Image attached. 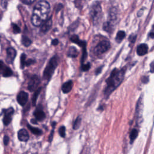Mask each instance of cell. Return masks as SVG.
I'll use <instances>...</instances> for the list:
<instances>
[{
  "label": "cell",
  "instance_id": "cell-1",
  "mask_svg": "<svg viewBox=\"0 0 154 154\" xmlns=\"http://www.w3.org/2000/svg\"><path fill=\"white\" fill-rule=\"evenodd\" d=\"M50 11V5L46 1H40L34 6L31 16V23L35 26L41 25L47 19Z\"/></svg>",
  "mask_w": 154,
  "mask_h": 154
},
{
  "label": "cell",
  "instance_id": "cell-2",
  "mask_svg": "<svg viewBox=\"0 0 154 154\" xmlns=\"http://www.w3.org/2000/svg\"><path fill=\"white\" fill-rule=\"evenodd\" d=\"M126 72V67H124L122 69L119 70L114 69L111 73L109 76L106 80V87L104 90V95L106 97H108L109 94L117 88L119 85L122 83L125 73Z\"/></svg>",
  "mask_w": 154,
  "mask_h": 154
},
{
  "label": "cell",
  "instance_id": "cell-3",
  "mask_svg": "<svg viewBox=\"0 0 154 154\" xmlns=\"http://www.w3.org/2000/svg\"><path fill=\"white\" fill-rule=\"evenodd\" d=\"M90 14L94 25H97L101 19L102 8L98 2H94L90 8Z\"/></svg>",
  "mask_w": 154,
  "mask_h": 154
},
{
  "label": "cell",
  "instance_id": "cell-4",
  "mask_svg": "<svg viewBox=\"0 0 154 154\" xmlns=\"http://www.w3.org/2000/svg\"><path fill=\"white\" fill-rule=\"evenodd\" d=\"M57 67V58L56 57H53L50 60L48 65L45 69V70L43 72V78L45 80L49 81L51 79L52 75H53L54 70H55Z\"/></svg>",
  "mask_w": 154,
  "mask_h": 154
},
{
  "label": "cell",
  "instance_id": "cell-5",
  "mask_svg": "<svg viewBox=\"0 0 154 154\" xmlns=\"http://www.w3.org/2000/svg\"><path fill=\"white\" fill-rule=\"evenodd\" d=\"M110 48V43L108 40L100 41L94 48V52L97 55H100L106 52Z\"/></svg>",
  "mask_w": 154,
  "mask_h": 154
},
{
  "label": "cell",
  "instance_id": "cell-6",
  "mask_svg": "<svg viewBox=\"0 0 154 154\" xmlns=\"http://www.w3.org/2000/svg\"><path fill=\"white\" fill-rule=\"evenodd\" d=\"M143 97L142 96L139 98L135 109V116L137 119L138 123H141L142 122V115H143Z\"/></svg>",
  "mask_w": 154,
  "mask_h": 154
},
{
  "label": "cell",
  "instance_id": "cell-7",
  "mask_svg": "<svg viewBox=\"0 0 154 154\" xmlns=\"http://www.w3.org/2000/svg\"><path fill=\"white\" fill-rule=\"evenodd\" d=\"M4 113V116L3 118V123L4 125L7 126L8 125L12 119V116L14 113V109L13 108L10 107L8 109H4L3 110Z\"/></svg>",
  "mask_w": 154,
  "mask_h": 154
},
{
  "label": "cell",
  "instance_id": "cell-8",
  "mask_svg": "<svg viewBox=\"0 0 154 154\" xmlns=\"http://www.w3.org/2000/svg\"><path fill=\"white\" fill-rule=\"evenodd\" d=\"M39 83H40V80H39L38 77L37 75H33L31 78V79L28 82V90L30 91H35L37 90V88Z\"/></svg>",
  "mask_w": 154,
  "mask_h": 154
},
{
  "label": "cell",
  "instance_id": "cell-9",
  "mask_svg": "<svg viewBox=\"0 0 154 154\" xmlns=\"http://www.w3.org/2000/svg\"><path fill=\"white\" fill-rule=\"evenodd\" d=\"M28 100V94L27 93L23 91H22L19 92V93L17 94V102L21 106H24Z\"/></svg>",
  "mask_w": 154,
  "mask_h": 154
},
{
  "label": "cell",
  "instance_id": "cell-10",
  "mask_svg": "<svg viewBox=\"0 0 154 154\" xmlns=\"http://www.w3.org/2000/svg\"><path fill=\"white\" fill-rule=\"evenodd\" d=\"M52 18L49 17V19H47L42 24L40 28V31L43 33H46L47 31H48L51 26H52Z\"/></svg>",
  "mask_w": 154,
  "mask_h": 154
},
{
  "label": "cell",
  "instance_id": "cell-11",
  "mask_svg": "<svg viewBox=\"0 0 154 154\" xmlns=\"http://www.w3.org/2000/svg\"><path fill=\"white\" fill-rule=\"evenodd\" d=\"M34 115L35 116V119L37 121H42L43 120L45 117H46V115L45 113L44 112V111L42 110V107L41 106H38V108H36L35 111L34 112Z\"/></svg>",
  "mask_w": 154,
  "mask_h": 154
},
{
  "label": "cell",
  "instance_id": "cell-12",
  "mask_svg": "<svg viewBox=\"0 0 154 154\" xmlns=\"http://www.w3.org/2000/svg\"><path fill=\"white\" fill-rule=\"evenodd\" d=\"M18 139L20 141H27L29 140V136L27 131L25 129H20L17 132Z\"/></svg>",
  "mask_w": 154,
  "mask_h": 154
},
{
  "label": "cell",
  "instance_id": "cell-13",
  "mask_svg": "<svg viewBox=\"0 0 154 154\" xmlns=\"http://www.w3.org/2000/svg\"><path fill=\"white\" fill-rule=\"evenodd\" d=\"M148 51V46L145 43L140 44L138 46L137 48V53L140 56H143L146 55Z\"/></svg>",
  "mask_w": 154,
  "mask_h": 154
},
{
  "label": "cell",
  "instance_id": "cell-14",
  "mask_svg": "<svg viewBox=\"0 0 154 154\" xmlns=\"http://www.w3.org/2000/svg\"><path fill=\"white\" fill-rule=\"evenodd\" d=\"M72 86H73L72 81H68L63 84L61 90L64 93H68L71 91L72 88Z\"/></svg>",
  "mask_w": 154,
  "mask_h": 154
},
{
  "label": "cell",
  "instance_id": "cell-15",
  "mask_svg": "<svg viewBox=\"0 0 154 154\" xmlns=\"http://www.w3.org/2000/svg\"><path fill=\"white\" fill-rule=\"evenodd\" d=\"M70 40L72 42L75 43L77 45H78L79 46L82 47V48L84 47H86V42H84V41H81L79 37L76 35H73L70 37Z\"/></svg>",
  "mask_w": 154,
  "mask_h": 154
},
{
  "label": "cell",
  "instance_id": "cell-16",
  "mask_svg": "<svg viewBox=\"0 0 154 154\" xmlns=\"http://www.w3.org/2000/svg\"><path fill=\"white\" fill-rule=\"evenodd\" d=\"M7 54L8 61H10V62H11L16 55V51L13 48H8L7 49Z\"/></svg>",
  "mask_w": 154,
  "mask_h": 154
},
{
  "label": "cell",
  "instance_id": "cell-17",
  "mask_svg": "<svg viewBox=\"0 0 154 154\" xmlns=\"http://www.w3.org/2000/svg\"><path fill=\"white\" fill-rule=\"evenodd\" d=\"M78 55V50L73 46L70 47L67 52V56L72 58H75L77 57Z\"/></svg>",
  "mask_w": 154,
  "mask_h": 154
},
{
  "label": "cell",
  "instance_id": "cell-18",
  "mask_svg": "<svg viewBox=\"0 0 154 154\" xmlns=\"http://www.w3.org/2000/svg\"><path fill=\"white\" fill-rule=\"evenodd\" d=\"M138 131L136 129H132V131H131L130 135H129L131 144L133 143V142L135 141V140L138 137Z\"/></svg>",
  "mask_w": 154,
  "mask_h": 154
},
{
  "label": "cell",
  "instance_id": "cell-19",
  "mask_svg": "<svg viewBox=\"0 0 154 154\" xmlns=\"http://www.w3.org/2000/svg\"><path fill=\"white\" fill-rule=\"evenodd\" d=\"M28 129L30 130V131L33 133L34 134L36 135H41L43 133V132L42 131L41 129L37 128H35V127H34V126H32L29 125H28Z\"/></svg>",
  "mask_w": 154,
  "mask_h": 154
},
{
  "label": "cell",
  "instance_id": "cell-20",
  "mask_svg": "<svg viewBox=\"0 0 154 154\" xmlns=\"http://www.w3.org/2000/svg\"><path fill=\"white\" fill-rule=\"evenodd\" d=\"M117 14V9L115 8H111V10H110L109 14V19L110 22L111 21V22H112V21H114L116 19Z\"/></svg>",
  "mask_w": 154,
  "mask_h": 154
},
{
  "label": "cell",
  "instance_id": "cell-21",
  "mask_svg": "<svg viewBox=\"0 0 154 154\" xmlns=\"http://www.w3.org/2000/svg\"><path fill=\"white\" fill-rule=\"evenodd\" d=\"M103 28L105 31H106L107 32L111 31L113 29V25H112L111 22L108 21L106 22H105L103 24Z\"/></svg>",
  "mask_w": 154,
  "mask_h": 154
},
{
  "label": "cell",
  "instance_id": "cell-22",
  "mask_svg": "<svg viewBox=\"0 0 154 154\" xmlns=\"http://www.w3.org/2000/svg\"><path fill=\"white\" fill-rule=\"evenodd\" d=\"M125 32L123 31H119L117 34L116 40L119 43L122 42V40L125 38Z\"/></svg>",
  "mask_w": 154,
  "mask_h": 154
},
{
  "label": "cell",
  "instance_id": "cell-23",
  "mask_svg": "<svg viewBox=\"0 0 154 154\" xmlns=\"http://www.w3.org/2000/svg\"><path fill=\"white\" fill-rule=\"evenodd\" d=\"M81 123V116H78L75 120L74 121L73 123V129H77L79 128Z\"/></svg>",
  "mask_w": 154,
  "mask_h": 154
},
{
  "label": "cell",
  "instance_id": "cell-24",
  "mask_svg": "<svg viewBox=\"0 0 154 154\" xmlns=\"http://www.w3.org/2000/svg\"><path fill=\"white\" fill-rule=\"evenodd\" d=\"M22 43L26 47L29 46L31 44V40L26 36L23 35L22 37Z\"/></svg>",
  "mask_w": 154,
  "mask_h": 154
},
{
  "label": "cell",
  "instance_id": "cell-25",
  "mask_svg": "<svg viewBox=\"0 0 154 154\" xmlns=\"http://www.w3.org/2000/svg\"><path fill=\"white\" fill-rule=\"evenodd\" d=\"M41 89L42 88H37L34 93V95H33V97H32V104L33 105H35V103H36V100H37V97L41 91Z\"/></svg>",
  "mask_w": 154,
  "mask_h": 154
},
{
  "label": "cell",
  "instance_id": "cell-26",
  "mask_svg": "<svg viewBox=\"0 0 154 154\" xmlns=\"http://www.w3.org/2000/svg\"><path fill=\"white\" fill-rule=\"evenodd\" d=\"M2 74V75L4 76L8 77V76H10L13 74V72H12L11 70L10 69V68H9L8 67L6 66Z\"/></svg>",
  "mask_w": 154,
  "mask_h": 154
},
{
  "label": "cell",
  "instance_id": "cell-27",
  "mask_svg": "<svg viewBox=\"0 0 154 154\" xmlns=\"http://www.w3.org/2000/svg\"><path fill=\"white\" fill-rule=\"evenodd\" d=\"M85 0H75V4L77 8H81L85 4Z\"/></svg>",
  "mask_w": 154,
  "mask_h": 154
},
{
  "label": "cell",
  "instance_id": "cell-28",
  "mask_svg": "<svg viewBox=\"0 0 154 154\" xmlns=\"http://www.w3.org/2000/svg\"><path fill=\"white\" fill-rule=\"evenodd\" d=\"M58 132H59L60 135L61 137H63V138L65 137V136H66V128H65V126H61L59 128Z\"/></svg>",
  "mask_w": 154,
  "mask_h": 154
},
{
  "label": "cell",
  "instance_id": "cell-29",
  "mask_svg": "<svg viewBox=\"0 0 154 154\" xmlns=\"http://www.w3.org/2000/svg\"><path fill=\"white\" fill-rule=\"evenodd\" d=\"M25 63H26V55L25 54H23L20 57V65L22 68H23L25 66Z\"/></svg>",
  "mask_w": 154,
  "mask_h": 154
},
{
  "label": "cell",
  "instance_id": "cell-30",
  "mask_svg": "<svg viewBox=\"0 0 154 154\" xmlns=\"http://www.w3.org/2000/svg\"><path fill=\"white\" fill-rule=\"evenodd\" d=\"M12 28H13V31L14 33L17 34V33H19L20 32V28L16 24L13 23L12 24Z\"/></svg>",
  "mask_w": 154,
  "mask_h": 154
},
{
  "label": "cell",
  "instance_id": "cell-31",
  "mask_svg": "<svg viewBox=\"0 0 154 154\" xmlns=\"http://www.w3.org/2000/svg\"><path fill=\"white\" fill-rule=\"evenodd\" d=\"M90 67V63H88L87 64H83L81 65V69L83 71H87Z\"/></svg>",
  "mask_w": 154,
  "mask_h": 154
},
{
  "label": "cell",
  "instance_id": "cell-32",
  "mask_svg": "<svg viewBox=\"0 0 154 154\" xmlns=\"http://www.w3.org/2000/svg\"><path fill=\"white\" fill-rule=\"evenodd\" d=\"M5 67L6 66H5L4 63L0 60V73H2V72H3L4 70L5 69Z\"/></svg>",
  "mask_w": 154,
  "mask_h": 154
},
{
  "label": "cell",
  "instance_id": "cell-33",
  "mask_svg": "<svg viewBox=\"0 0 154 154\" xmlns=\"http://www.w3.org/2000/svg\"><path fill=\"white\" fill-rule=\"evenodd\" d=\"M20 1L23 4H31L35 1V0H20Z\"/></svg>",
  "mask_w": 154,
  "mask_h": 154
},
{
  "label": "cell",
  "instance_id": "cell-34",
  "mask_svg": "<svg viewBox=\"0 0 154 154\" xmlns=\"http://www.w3.org/2000/svg\"><path fill=\"white\" fill-rule=\"evenodd\" d=\"M9 142V137L7 135H5L4 137V143L6 146L8 144Z\"/></svg>",
  "mask_w": 154,
  "mask_h": 154
},
{
  "label": "cell",
  "instance_id": "cell-35",
  "mask_svg": "<svg viewBox=\"0 0 154 154\" xmlns=\"http://www.w3.org/2000/svg\"><path fill=\"white\" fill-rule=\"evenodd\" d=\"M54 129H53L50 134V135L49 136V138H48V140H49V142H51L52 139H53V134H54Z\"/></svg>",
  "mask_w": 154,
  "mask_h": 154
},
{
  "label": "cell",
  "instance_id": "cell-36",
  "mask_svg": "<svg viewBox=\"0 0 154 154\" xmlns=\"http://www.w3.org/2000/svg\"><path fill=\"white\" fill-rule=\"evenodd\" d=\"M148 81H149V79H148L147 77L144 76V77L143 78V79H142V82H143V83H145V84H146V83H147Z\"/></svg>",
  "mask_w": 154,
  "mask_h": 154
},
{
  "label": "cell",
  "instance_id": "cell-37",
  "mask_svg": "<svg viewBox=\"0 0 154 154\" xmlns=\"http://www.w3.org/2000/svg\"><path fill=\"white\" fill-rule=\"evenodd\" d=\"M58 43V40L57 39H54V40H52V43H51V44L53 45H57Z\"/></svg>",
  "mask_w": 154,
  "mask_h": 154
},
{
  "label": "cell",
  "instance_id": "cell-38",
  "mask_svg": "<svg viewBox=\"0 0 154 154\" xmlns=\"http://www.w3.org/2000/svg\"><path fill=\"white\" fill-rule=\"evenodd\" d=\"M62 7H63V5H62V4H58V5L57 6V10H56V11L57 12H58V11H60L61 8H62Z\"/></svg>",
  "mask_w": 154,
  "mask_h": 154
},
{
  "label": "cell",
  "instance_id": "cell-39",
  "mask_svg": "<svg viewBox=\"0 0 154 154\" xmlns=\"http://www.w3.org/2000/svg\"><path fill=\"white\" fill-rule=\"evenodd\" d=\"M152 67H153V63L151 64V72H152Z\"/></svg>",
  "mask_w": 154,
  "mask_h": 154
}]
</instances>
